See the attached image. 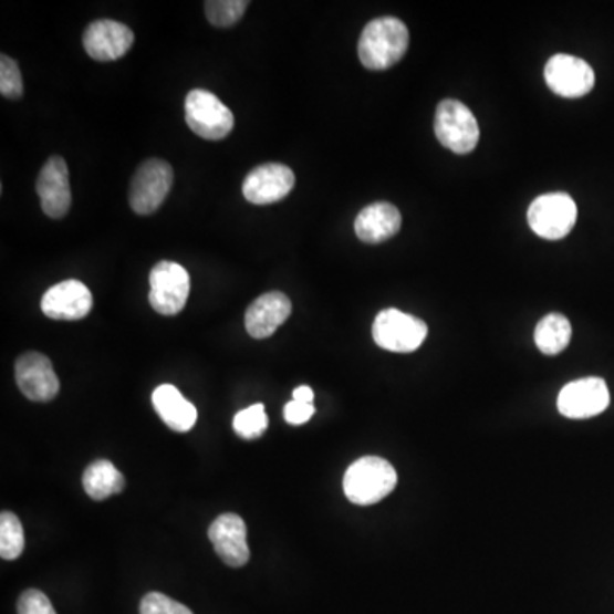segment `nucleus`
Segmentation results:
<instances>
[{
  "instance_id": "f8f14e48",
  "label": "nucleus",
  "mask_w": 614,
  "mask_h": 614,
  "mask_svg": "<svg viewBox=\"0 0 614 614\" xmlns=\"http://www.w3.org/2000/svg\"><path fill=\"white\" fill-rule=\"evenodd\" d=\"M295 175L285 164L258 166L242 183V195L254 205H269L283 200L294 190Z\"/></svg>"
},
{
  "instance_id": "1a4fd4ad",
  "label": "nucleus",
  "mask_w": 614,
  "mask_h": 614,
  "mask_svg": "<svg viewBox=\"0 0 614 614\" xmlns=\"http://www.w3.org/2000/svg\"><path fill=\"white\" fill-rule=\"evenodd\" d=\"M611 396L606 381L585 377L566 384L559 395V412L566 418L596 417L610 406Z\"/></svg>"
},
{
  "instance_id": "6e6552de",
  "label": "nucleus",
  "mask_w": 614,
  "mask_h": 614,
  "mask_svg": "<svg viewBox=\"0 0 614 614\" xmlns=\"http://www.w3.org/2000/svg\"><path fill=\"white\" fill-rule=\"evenodd\" d=\"M173 187V169L166 160L149 159L141 164L131 185V207L138 216L159 209Z\"/></svg>"
},
{
  "instance_id": "4468645a",
  "label": "nucleus",
  "mask_w": 614,
  "mask_h": 614,
  "mask_svg": "<svg viewBox=\"0 0 614 614\" xmlns=\"http://www.w3.org/2000/svg\"><path fill=\"white\" fill-rule=\"evenodd\" d=\"M37 191L46 216L52 219L67 216L72 204L71 181L67 163L62 157L53 156L46 160L38 176Z\"/></svg>"
},
{
  "instance_id": "bb28decb",
  "label": "nucleus",
  "mask_w": 614,
  "mask_h": 614,
  "mask_svg": "<svg viewBox=\"0 0 614 614\" xmlns=\"http://www.w3.org/2000/svg\"><path fill=\"white\" fill-rule=\"evenodd\" d=\"M18 614H56L52 603L38 589H28L18 601Z\"/></svg>"
},
{
  "instance_id": "412c9836",
  "label": "nucleus",
  "mask_w": 614,
  "mask_h": 614,
  "mask_svg": "<svg viewBox=\"0 0 614 614\" xmlns=\"http://www.w3.org/2000/svg\"><path fill=\"white\" fill-rule=\"evenodd\" d=\"M572 340V324L563 314L551 313L538 323L534 342L544 355L565 351Z\"/></svg>"
},
{
  "instance_id": "ddd939ff",
  "label": "nucleus",
  "mask_w": 614,
  "mask_h": 614,
  "mask_svg": "<svg viewBox=\"0 0 614 614\" xmlns=\"http://www.w3.org/2000/svg\"><path fill=\"white\" fill-rule=\"evenodd\" d=\"M93 310V294L79 280H65L50 287L41 299V311L50 320L77 321Z\"/></svg>"
},
{
  "instance_id": "cd10ccee",
  "label": "nucleus",
  "mask_w": 614,
  "mask_h": 614,
  "mask_svg": "<svg viewBox=\"0 0 614 614\" xmlns=\"http://www.w3.org/2000/svg\"><path fill=\"white\" fill-rule=\"evenodd\" d=\"M313 415V403H299L292 399V402L287 403L285 408H283V417H285V420L291 425L305 424V422H310Z\"/></svg>"
},
{
  "instance_id": "9d476101",
  "label": "nucleus",
  "mask_w": 614,
  "mask_h": 614,
  "mask_svg": "<svg viewBox=\"0 0 614 614\" xmlns=\"http://www.w3.org/2000/svg\"><path fill=\"white\" fill-rule=\"evenodd\" d=\"M544 79L548 87L563 97L585 96L591 93L596 82V75L585 60L565 53L548 60Z\"/></svg>"
},
{
  "instance_id": "0eeeda50",
  "label": "nucleus",
  "mask_w": 614,
  "mask_h": 614,
  "mask_svg": "<svg viewBox=\"0 0 614 614\" xmlns=\"http://www.w3.org/2000/svg\"><path fill=\"white\" fill-rule=\"evenodd\" d=\"M149 282V302L156 313L175 316L187 304L190 275L181 264L159 261L150 272Z\"/></svg>"
},
{
  "instance_id": "f257e3e1",
  "label": "nucleus",
  "mask_w": 614,
  "mask_h": 614,
  "mask_svg": "<svg viewBox=\"0 0 614 614\" xmlns=\"http://www.w3.org/2000/svg\"><path fill=\"white\" fill-rule=\"evenodd\" d=\"M408 28L396 18L374 19L362 31L358 59L368 71H386L398 64L408 50Z\"/></svg>"
},
{
  "instance_id": "20e7f679",
  "label": "nucleus",
  "mask_w": 614,
  "mask_h": 614,
  "mask_svg": "<svg viewBox=\"0 0 614 614\" xmlns=\"http://www.w3.org/2000/svg\"><path fill=\"white\" fill-rule=\"evenodd\" d=\"M188 127L205 141H222L235 128V115L222 101L205 90H194L185 103Z\"/></svg>"
},
{
  "instance_id": "39448f33",
  "label": "nucleus",
  "mask_w": 614,
  "mask_h": 614,
  "mask_svg": "<svg viewBox=\"0 0 614 614\" xmlns=\"http://www.w3.org/2000/svg\"><path fill=\"white\" fill-rule=\"evenodd\" d=\"M427 333L424 321L393 308L381 311L373 324L374 342L384 351L396 354H409L420 348Z\"/></svg>"
},
{
  "instance_id": "4be33fe9",
  "label": "nucleus",
  "mask_w": 614,
  "mask_h": 614,
  "mask_svg": "<svg viewBox=\"0 0 614 614\" xmlns=\"http://www.w3.org/2000/svg\"><path fill=\"white\" fill-rule=\"evenodd\" d=\"M24 550L23 524L12 512L0 516V556L4 560H15Z\"/></svg>"
},
{
  "instance_id": "5701e85b",
  "label": "nucleus",
  "mask_w": 614,
  "mask_h": 614,
  "mask_svg": "<svg viewBox=\"0 0 614 614\" xmlns=\"http://www.w3.org/2000/svg\"><path fill=\"white\" fill-rule=\"evenodd\" d=\"M235 430L239 437L246 440L258 439L263 436L264 430L269 428V417L264 412V406L261 403L248 406L241 409L235 417Z\"/></svg>"
},
{
  "instance_id": "423d86ee",
  "label": "nucleus",
  "mask_w": 614,
  "mask_h": 614,
  "mask_svg": "<svg viewBox=\"0 0 614 614\" xmlns=\"http://www.w3.org/2000/svg\"><path fill=\"white\" fill-rule=\"evenodd\" d=\"M529 226L540 238H565L577 222V205L566 194L541 195L528 210Z\"/></svg>"
},
{
  "instance_id": "dca6fc26",
  "label": "nucleus",
  "mask_w": 614,
  "mask_h": 614,
  "mask_svg": "<svg viewBox=\"0 0 614 614\" xmlns=\"http://www.w3.org/2000/svg\"><path fill=\"white\" fill-rule=\"evenodd\" d=\"M209 538L226 565L238 569L250 560L246 524L238 514H220L209 528Z\"/></svg>"
},
{
  "instance_id": "9b49d317",
  "label": "nucleus",
  "mask_w": 614,
  "mask_h": 614,
  "mask_svg": "<svg viewBox=\"0 0 614 614\" xmlns=\"http://www.w3.org/2000/svg\"><path fill=\"white\" fill-rule=\"evenodd\" d=\"M15 383L31 402L45 403L59 395L60 381L49 357L28 352L15 362Z\"/></svg>"
},
{
  "instance_id": "f03ea898",
  "label": "nucleus",
  "mask_w": 614,
  "mask_h": 614,
  "mask_svg": "<svg viewBox=\"0 0 614 614\" xmlns=\"http://www.w3.org/2000/svg\"><path fill=\"white\" fill-rule=\"evenodd\" d=\"M396 483L398 475L392 462L376 456H365L346 469L343 491L352 503L373 506L389 496Z\"/></svg>"
},
{
  "instance_id": "aec40b11",
  "label": "nucleus",
  "mask_w": 614,
  "mask_h": 614,
  "mask_svg": "<svg viewBox=\"0 0 614 614\" xmlns=\"http://www.w3.org/2000/svg\"><path fill=\"white\" fill-rule=\"evenodd\" d=\"M82 485L93 500H106L125 488V478L108 459H97L87 466Z\"/></svg>"
},
{
  "instance_id": "7ed1b4c3",
  "label": "nucleus",
  "mask_w": 614,
  "mask_h": 614,
  "mask_svg": "<svg viewBox=\"0 0 614 614\" xmlns=\"http://www.w3.org/2000/svg\"><path fill=\"white\" fill-rule=\"evenodd\" d=\"M437 138L446 149L469 154L480 141V127L468 106L456 100L440 101L434 122Z\"/></svg>"
},
{
  "instance_id": "a211bd4d",
  "label": "nucleus",
  "mask_w": 614,
  "mask_h": 614,
  "mask_svg": "<svg viewBox=\"0 0 614 614\" xmlns=\"http://www.w3.org/2000/svg\"><path fill=\"white\" fill-rule=\"evenodd\" d=\"M402 229V214L395 205L377 201L368 205L355 219V235L362 242L377 244L392 239Z\"/></svg>"
},
{
  "instance_id": "b1692460",
  "label": "nucleus",
  "mask_w": 614,
  "mask_h": 614,
  "mask_svg": "<svg viewBox=\"0 0 614 614\" xmlns=\"http://www.w3.org/2000/svg\"><path fill=\"white\" fill-rule=\"evenodd\" d=\"M250 2L246 0H212L205 2V12L209 23L217 28H229L238 23Z\"/></svg>"
},
{
  "instance_id": "393cba45",
  "label": "nucleus",
  "mask_w": 614,
  "mask_h": 614,
  "mask_svg": "<svg viewBox=\"0 0 614 614\" xmlns=\"http://www.w3.org/2000/svg\"><path fill=\"white\" fill-rule=\"evenodd\" d=\"M0 93L8 100H19L23 96V79L18 64L11 56H0Z\"/></svg>"
},
{
  "instance_id": "6ab92c4d",
  "label": "nucleus",
  "mask_w": 614,
  "mask_h": 614,
  "mask_svg": "<svg viewBox=\"0 0 614 614\" xmlns=\"http://www.w3.org/2000/svg\"><path fill=\"white\" fill-rule=\"evenodd\" d=\"M153 403L164 424L176 433H188L197 424V408L171 384L157 387Z\"/></svg>"
},
{
  "instance_id": "a878e982",
  "label": "nucleus",
  "mask_w": 614,
  "mask_h": 614,
  "mask_svg": "<svg viewBox=\"0 0 614 614\" xmlns=\"http://www.w3.org/2000/svg\"><path fill=\"white\" fill-rule=\"evenodd\" d=\"M141 614H194L185 604L164 596L160 592H149L141 601Z\"/></svg>"
},
{
  "instance_id": "c85d7f7f",
  "label": "nucleus",
  "mask_w": 614,
  "mask_h": 614,
  "mask_svg": "<svg viewBox=\"0 0 614 614\" xmlns=\"http://www.w3.org/2000/svg\"><path fill=\"white\" fill-rule=\"evenodd\" d=\"M292 398H294V402L299 403H313L314 393L310 386H299L295 387L294 393H292Z\"/></svg>"
},
{
  "instance_id": "f3484780",
  "label": "nucleus",
  "mask_w": 614,
  "mask_h": 614,
  "mask_svg": "<svg viewBox=\"0 0 614 614\" xmlns=\"http://www.w3.org/2000/svg\"><path fill=\"white\" fill-rule=\"evenodd\" d=\"M291 313V299L282 292H267L246 311V330L253 339H269L289 320Z\"/></svg>"
},
{
  "instance_id": "2eb2a0df",
  "label": "nucleus",
  "mask_w": 614,
  "mask_h": 614,
  "mask_svg": "<svg viewBox=\"0 0 614 614\" xmlns=\"http://www.w3.org/2000/svg\"><path fill=\"white\" fill-rule=\"evenodd\" d=\"M134 45L131 28L112 19H101L87 27L84 33V50L97 62H113L127 55Z\"/></svg>"
}]
</instances>
